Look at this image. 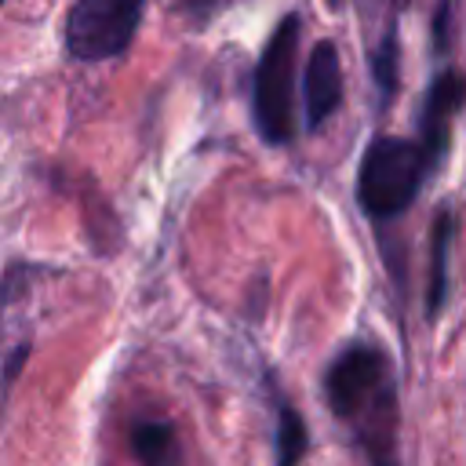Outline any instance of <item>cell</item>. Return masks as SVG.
<instances>
[{"mask_svg":"<svg viewBox=\"0 0 466 466\" xmlns=\"http://www.w3.org/2000/svg\"><path fill=\"white\" fill-rule=\"evenodd\" d=\"M324 400L353 433L368 466H400V408L397 379L382 346L350 342L324 371Z\"/></svg>","mask_w":466,"mask_h":466,"instance_id":"cell-1","label":"cell"},{"mask_svg":"<svg viewBox=\"0 0 466 466\" xmlns=\"http://www.w3.org/2000/svg\"><path fill=\"white\" fill-rule=\"evenodd\" d=\"M433 175L422 146L400 135H375L357 167V200L375 222H390L404 215L422 182Z\"/></svg>","mask_w":466,"mask_h":466,"instance_id":"cell-2","label":"cell"},{"mask_svg":"<svg viewBox=\"0 0 466 466\" xmlns=\"http://www.w3.org/2000/svg\"><path fill=\"white\" fill-rule=\"evenodd\" d=\"M299 36H302V18L288 11L258 62H255V80H251V120L255 131L266 146H288L295 138V58H299Z\"/></svg>","mask_w":466,"mask_h":466,"instance_id":"cell-3","label":"cell"},{"mask_svg":"<svg viewBox=\"0 0 466 466\" xmlns=\"http://www.w3.org/2000/svg\"><path fill=\"white\" fill-rule=\"evenodd\" d=\"M146 0H73L62 40L76 62H109L124 55L142 25Z\"/></svg>","mask_w":466,"mask_h":466,"instance_id":"cell-4","label":"cell"},{"mask_svg":"<svg viewBox=\"0 0 466 466\" xmlns=\"http://www.w3.org/2000/svg\"><path fill=\"white\" fill-rule=\"evenodd\" d=\"M466 102V76L459 69H441L430 87H426V98H422V113H419V146L430 160V167L437 171L444 153H448V142H451V120L455 113L462 109Z\"/></svg>","mask_w":466,"mask_h":466,"instance_id":"cell-5","label":"cell"},{"mask_svg":"<svg viewBox=\"0 0 466 466\" xmlns=\"http://www.w3.org/2000/svg\"><path fill=\"white\" fill-rule=\"evenodd\" d=\"M342 58L335 40H317L309 58H306V73H302V109H306V127L320 131L342 106Z\"/></svg>","mask_w":466,"mask_h":466,"instance_id":"cell-6","label":"cell"},{"mask_svg":"<svg viewBox=\"0 0 466 466\" xmlns=\"http://www.w3.org/2000/svg\"><path fill=\"white\" fill-rule=\"evenodd\" d=\"M127 448L138 466H182L178 430L167 419H135L127 430Z\"/></svg>","mask_w":466,"mask_h":466,"instance_id":"cell-7","label":"cell"},{"mask_svg":"<svg viewBox=\"0 0 466 466\" xmlns=\"http://www.w3.org/2000/svg\"><path fill=\"white\" fill-rule=\"evenodd\" d=\"M451 237H455V215L444 208L433 222L430 233V277H426V313L430 320L441 317L444 299H448V255H451Z\"/></svg>","mask_w":466,"mask_h":466,"instance_id":"cell-8","label":"cell"},{"mask_svg":"<svg viewBox=\"0 0 466 466\" xmlns=\"http://www.w3.org/2000/svg\"><path fill=\"white\" fill-rule=\"evenodd\" d=\"M273 448H277V466H299L306 448H309V430H306V419L299 415V408L280 393L273 390Z\"/></svg>","mask_w":466,"mask_h":466,"instance_id":"cell-9","label":"cell"},{"mask_svg":"<svg viewBox=\"0 0 466 466\" xmlns=\"http://www.w3.org/2000/svg\"><path fill=\"white\" fill-rule=\"evenodd\" d=\"M375 80L382 87V98H390L397 91V33L390 29L386 40L375 51Z\"/></svg>","mask_w":466,"mask_h":466,"instance_id":"cell-10","label":"cell"},{"mask_svg":"<svg viewBox=\"0 0 466 466\" xmlns=\"http://www.w3.org/2000/svg\"><path fill=\"white\" fill-rule=\"evenodd\" d=\"M4 4H7V0H0V7H4Z\"/></svg>","mask_w":466,"mask_h":466,"instance_id":"cell-11","label":"cell"}]
</instances>
